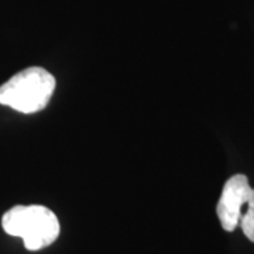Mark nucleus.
<instances>
[{
    "instance_id": "obj_1",
    "label": "nucleus",
    "mask_w": 254,
    "mask_h": 254,
    "mask_svg": "<svg viewBox=\"0 0 254 254\" xmlns=\"http://www.w3.org/2000/svg\"><path fill=\"white\" fill-rule=\"evenodd\" d=\"M1 226L10 236L21 237L30 252L53 245L61 230L54 212L41 205L13 206L3 215Z\"/></svg>"
},
{
    "instance_id": "obj_2",
    "label": "nucleus",
    "mask_w": 254,
    "mask_h": 254,
    "mask_svg": "<svg viewBox=\"0 0 254 254\" xmlns=\"http://www.w3.org/2000/svg\"><path fill=\"white\" fill-rule=\"evenodd\" d=\"M54 91V76L44 68L30 66L0 85V105L31 115L46 108Z\"/></svg>"
},
{
    "instance_id": "obj_3",
    "label": "nucleus",
    "mask_w": 254,
    "mask_h": 254,
    "mask_svg": "<svg viewBox=\"0 0 254 254\" xmlns=\"http://www.w3.org/2000/svg\"><path fill=\"white\" fill-rule=\"evenodd\" d=\"M252 190L247 177L243 174H236L226 181L216 206L220 225L226 232H233L239 226V220Z\"/></svg>"
},
{
    "instance_id": "obj_4",
    "label": "nucleus",
    "mask_w": 254,
    "mask_h": 254,
    "mask_svg": "<svg viewBox=\"0 0 254 254\" xmlns=\"http://www.w3.org/2000/svg\"><path fill=\"white\" fill-rule=\"evenodd\" d=\"M239 225L242 226L245 236L254 243V190H252V193L246 203V209L242 212Z\"/></svg>"
}]
</instances>
